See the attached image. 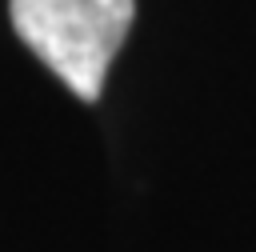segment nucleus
<instances>
[{
    "label": "nucleus",
    "mask_w": 256,
    "mask_h": 252,
    "mask_svg": "<svg viewBox=\"0 0 256 252\" xmlns=\"http://www.w3.org/2000/svg\"><path fill=\"white\" fill-rule=\"evenodd\" d=\"M8 12L16 36L92 104L132 28L136 0H8Z\"/></svg>",
    "instance_id": "nucleus-1"
}]
</instances>
